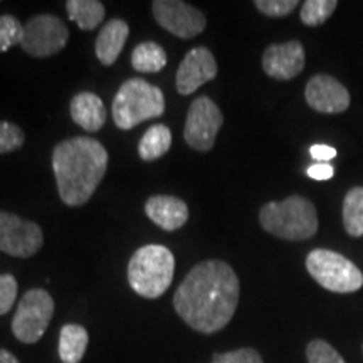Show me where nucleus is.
<instances>
[{"instance_id": "f257e3e1", "label": "nucleus", "mask_w": 363, "mask_h": 363, "mask_svg": "<svg viewBox=\"0 0 363 363\" xmlns=\"http://www.w3.org/2000/svg\"><path fill=\"white\" fill-rule=\"evenodd\" d=\"M239 278L224 261H203L185 276L174 308L190 328L203 335L224 330L239 305Z\"/></svg>"}, {"instance_id": "f03ea898", "label": "nucleus", "mask_w": 363, "mask_h": 363, "mask_svg": "<svg viewBox=\"0 0 363 363\" xmlns=\"http://www.w3.org/2000/svg\"><path fill=\"white\" fill-rule=\"evenodd\" d=\"M108 167V152L98 140L76 136L56 145L52 170L61 201L69 207L84 206L93 197Z\"/></svg>"}, {"instance_id": "7ed1b4c3", "label": "nucleus", "mask_w": 363, "mask_h": 363, "mask_svg": "<svg viewBox=\"0 0 363 363\" xmlns=\"http://www.w3.org/2000/svg\"><path fill=\"white\" fill-rule=\"evenodd\" d=\"M259 222L266 233L284 240H306L318 230L316 207L301 195L262 206Z\"/></svg>"}, {"instance_id": "20e7f679", "label": "nucleus", "mask_w": 363, "mask_h": 363, "mask_svg": "<svg viewBox=\"0 0 363 363\" xmlns=\"http://www.w3.org/2000/svg\"><path fill=\"white\" fill-rule=\"evenodd\" d=\"M175 271V257L170 249L148 244L136 249L128 262L131 289L147 299L160 298L170 288Z\"/></svg>"}, {"instance_id": "39448f33", "label": "nucleus", "mask_w": 363, "mask_h": 363, "mask_svg": "<svg viewBox=\"0 0 363 363\" xmlns=\"http://www.w3.org/2000/svg\"><path fill=\"white\" fill-rule=\"evenodd\" d=\"M165 111L162 89L142 78H131L121 84L113 99V121L118 128L131 130L143 121L158 118Z\"/></svg>"}, {"instance_id": "423d86ee", "label": "nucleus", "mask_w": 363, "mask_h": 363, "mask_svg": "<svg viewBox=\"0 0 363 363\" xmlns=\"http://www.w3.org/2000/svg\"><path fill=\"white\" fill-rule=\"evenodd\" d=\"M311 278L326 291L348 294L363 286V274L350 259L330 249H313L306 257Z\"/></svg>"}, {"instance_id": "0eeeda50", "label": "nucleus", "mask_w": 363, "mask_h": 363, "mask_svg": "<svg viewBox=\"0 0 363 363\" xmlns=\"http://www.w3.org/2000/svg\"><path fill=\"white\" fill-rule=\"evenodd\" d=\"M54 315V299L45 289H29L21 298L12 320V333L26 345L38 343Z\"/></svg>"}, {"instance_id": "6e6552de", "label": "nucleus", "mask_w": 363, "mask_h": 363, "mask_svg": "<svg viewBox=\"0 0 363 363\" xmlns=\"http://www.w3.org/2000/svg\"><path fill=\"white\" fill-rule=\"evenodd\" d=\"M69 39L67 26L51 13H40L24 24L21 48L34 57H49L65 49Z\"/></svg>"}, {"instance_id": "1a4fd4ad", "label": "nucleus", "mask_w": 363, "mask_h": 363, "mask_svg": "<svg viewBox=\"0 0 363 363\" xmlns=\"http://www.w3.org/2000/svg\"><path fill=\"white\" fill-rule=\"evenodd\" d=\"M224 123L220 108L211 98L201 96L190 104L185 121L184 138L190 148L208 152L216 143L217 133Z\"/></svg>"}, {"instance_id": "9d476101", "label": "nucleus", "mask_w": 363, "mask_h": 363, "mask_svg": "<svg viewBox=\"0 0 363 363\" xmlns=\"http://www.w3.org/2000/svg\"><path fill=\"white\" fill-rule=\"evenodd\" d=\"M44 234L35 222L0 211V251L13 257H30L43 247Z\"/></svg>"}, {"instance_id": "9b49d317", "label": "nucleus", "mask_w": 363, "mask_h": 363, "mask_svg": "<svg viewBox=\"0 0 363 363\" xmlns=\"http://www.w3.org/2000/svg\"><path fill=\"white\" fill-rule=\"evenodd\" d=\"M155 21L180 39H192L206 29V16L182 0H155L152 4Z\"/></svg>"}, {"instance_id": "f8f14e48", "label": "nucleus", "mask_w": 363, "mask_h": 363, "mask_svg": "<svg viewBox=\"0 0 363 363\" xmlns=\"http://www.w3.org/2000/svg\"><path fill=\"white\" fill-rule=\"evenodd\" d=\"M217 61L207 48H194L185 54L177 71V91L182 96H189L208 81L216 79Z\"/></svg>"}, {"instance_id": "ddd939ff", "label": "nucleus", "mask_w": 363, "mask_h": 363, "mask_svg": "<svg viewBox=\"0 0 363 363\" xmlns=\"http://www.w3.org/2000/svg\"><path fill=\"white\" fill-rule=\"evenodd\" d=\"M305 98L313 110L323 115H338L350 106V93L330 74H316L308 81Z\"/></svg>"}, {"instance_id": "4468645a", "label": "nucleus", "mask_w": 363, "mask_h": 363, "mask_svg": "<svg viewBox=\"0 0 363 363\" xmlns=\"http://www.w3.org/2000/svg\"><path fill=\"white\" fill-rule=\"evenodd\" d=\"M306 54L299 40L267 45L262 54V69L269 78L289 81L305 69Z\"/></svg>"}, {"instance_id": "2eb2a0df", "label": "nucleus", "mask_w": 363, "mask_h": 363, "mask_svg": "<svg viewBox=\"0 0 363 363\" xmlns=\"http://www.w3.org/2000/svg\"><path fill=\"white\" fill-rule=\"evenodd\" d=\"M145 212L150 220L163 230H177L189 220V207L180 199L172 195H153L145 203Z\"/></svg>"}, {"instance_id": "dca6fc26", "label": "nucleus", "mask_w": 363, "mask_h": 363, "mask_svg": "<svg viewBox=\"0 0 363 363\" xmlns=\"http://www.w3.org/2000/svg\"><path fill=\"white\" fill-rule=\"evenodd\" d=\"M71 118L86 131H98L106 123V108L98 94L83 91L71 101Z\"/></svg>"}, {"instance_id": "f3484780", "label": "nucleus", "mask_w": 363, "mask_h": 363, "mask_svg": "<svg viewBox=\"0 0 363 363\" xmlns=\"http://www.w3.org/2000/svg\"><path fill=\"white\" fill-rule=\"evenodd\" d=\"M130 35V27L125 21L113 19L103 26L96 39V56L104 66H111L123 51L126 39Z\"/></svg>"}, {"instance_id": "a211bd4d", "label": "nucleus", "mask_w": 363, "mask_h": 363, "mask_svg": "<svg viewBox=\"0 0 363 363\" xmlns=\"http://www.w3.org/2000/svg\"><path fill=\"white\" fill-rule=\"evenodd\" d=\"M88 331L81 325H65L59 333V358L62 363H79L88 348Z\"/></svg>"}, {"instance_id": "6ab92c4d", "label": "nucleus", "mask_w": 363, "mask_h": 363, "mask_svg": "<svg viewBox=\"0 0 363 363\" xmlns=\"http://www.w3.org/2000/svg\"><path fill=\"white\" fill-rule=\"evenodd\" d=\"M172 147V131L165 125H153L145 131L138 145L140 158L145 162L158 160Z\"/></svg>"}, {"instance_id": "aec40b11", "label": "nucleus", "mask_w": 363, "mask_h": 363, "mask_svg": "<svg viewBox=\"0 0 363 363\" xmlns=\"http://www.w3.org/2000/svg\"><path fill=\"white\" fill-rule=\"evenodd\" d=\"M66 11L71 21L83 30H94L104 19L106 9L98 0H67Z\"/></svg>"}, {"instance_id": "412c9836", "label": "nucleus", "mask_w": 363, "mask_h": 363, "mask_svg": "<svg viewBox=\"0 0 363 363\" xmlns=\"http://www.w3.org/2000/svg\"><path fill=\"white\" fill-rule=\"evenodd\" d=\"M131 66L138 72H158L167 66V52L157 43H142L131 52Z\"/></svg>"}, {"instance_id": "4be33fe9", "label": "nucleus", "mask_w": 363, "mask_h": 363, "mask_svg": "<svg viewBox=\"0 0 363 363\" xmlns=\"http://www.w3.org/2000/svg\"><path fill=\"white\" fill-rule=\"evenodd\" d=\"M343 227L352 238L363 235V187H353L345 195Z\"/></svg>"}, {"instance_id": "5701e85b", "label": "nucleus", "mask_w": 363, "mask_h": 363, "mask_svg": "<svg viewBox=\"0 0 363 363\" xmlns=\"http://www.w3.org/2000/svg\"><path fill=\"white\" fill-rule=\"evenodd\" d=\"M337 0H306V2L303 4L299 17H301L303 24L305 26L316 27L325 24V22L333 16L335 11H337Z\"/></svg>"}, {"instance_id": "b1692460", "label": "nucleus", "mask_w": 363, "mask_h": 363, "mask_svg": "<svg viewBox=\"0 0 363 363\" xmlns=\"http://www.w3.org/2000/svg\"><path fill=\"white\" fill-rule=\"evenodd\" d=\"M24 26L13 16H0V52H6L21 44Z\"/></svg>"}, {"instance_id": "393cba45", "label": "nucleus", "mask_w": 363, "mask_h": 363, "mask_svg": "<svg viewBox=\"0 0 363 363\" xmlns=\"http://www.w3.org/2000/svg\"><path fill=\"white\" fill-rule=\"evenodd\" d=\"M308 363H347L343 357L325 340H311L306 347Z\"/></svg>"}, {"instance_id": "a878e982", "label": "nucleus", "mask_w": 363, "mask_h": 363, "mask_svg": "<svg viewBox=\"0 0 363 363\" xmlns=\"http://www.w3.org/2000/svg\"><path fill=\"white\" fill-rule=\"evenodd\" d=\"M24 131L19 126L9 121H0V155L19 150L24 145Z\"/></svg>"}, {"instance_id": "bb28decb", "label": "nucleus", "mask_w": 363, "mask_h": 363, "mask_svg": "<svg viewBox=\"0 0 363 363\" xmlns=\"http://www.w3.org/2000/svg\"><path fill=\"white\" fill-rule=\"evenodd\" d=\"M254 6L264 16L279 19V17L289 16L299 6V2L298 0H256Z\"/></svg>"}, {"instance_id": "cd10ccee", "label": "nucleus", "mask_w": 363, "mask_h": 363, "mask_svg": "<svg viewBox=\"0 0 363 363\" xmlns=\"http://www.w3.org/2000/svg\"><path fill=\"white\" fill-rule=\"evenodd\" d=\"M211 363H264L261 353L254 348H239V350L216 353Z\"/></svg>"}, {"instance_id": "c85d7f7f", "label": "nucleus", "mask_w": 363, "mask_h": 363, "mask_svg": "<svg viewBox=\"0 0 363 363\" xmlns=\"http://www.w3.org/2000/svg\"><path fill=\"white\" fill-rule=\"evenodd\" d=\"M17 281L12 274H0V316L12 310L17 299Z\"/></svg>"}, {"instance_id": "c756f323", "label": "nucleus", "mask_w": 363, "mask_h": 363, "mask_svg": "<svg viewBox=\"0 0 363 363\" xmlns=\"http://www.w3.org/2000/svg\"><path fill=\"white\" fill-rule=\"evenodd\" d=\"M306 175L313 180L325 182V180H330L331 177L335 175V169L331 165H328V163H315V165L308 167Z\"/></svg>"}, {"instance_id": "7c9ffc66", "label": "nucleus", "mask_w": 363, "mask_h": 363, "mask_svg": "<svg viewBox=\"0 0 363 363\" xmlns=\"http://www.w3.org/2000/svg\"><path fill=\"white\" fill-rule=\"evenodd\" d=\"M310 155L320 163H326L337 157V150L328 145H313L310 148Z\"/></svg>"}, {"instance_id": "2f4dec72", "label": "nucleus", "mask_w": 363, "mask_h": 363, "mask_svg": "<svg viewBox=\"0 0 363 363\" xmlns=\"http://www.w3.org/2000/svg\"><path fill=\"white\" fill-rule=\"evenodd\" d=\"M0 363H21L11 352L0 350Z\"/></svg>"}, {"instance_id": "473e14b6", "label": "nucleus", "mask_w": 363, "mask_h": 363, "mask_svg": "<svg viewBox=\"0 0 363 363\" xmlns=\"http://www.w3.org/2000/svg\"><path fill=\"white\" fill-rule=\"evenodd\" d=\"M362 350H363V347H362Z\"/></svg>"}]
</instances>
